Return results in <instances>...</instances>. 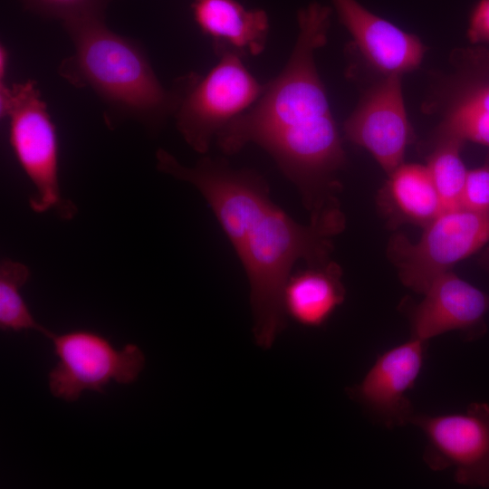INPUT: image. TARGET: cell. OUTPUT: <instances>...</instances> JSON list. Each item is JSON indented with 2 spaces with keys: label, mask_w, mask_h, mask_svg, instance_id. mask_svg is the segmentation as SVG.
<instances>
[{
  "label": "cell",
  "mask_w": 489,
  "mask_h": 489,
  "mask_svg": "<svg viewBox=\"0 0 489 489\" xmlns=\"http://www.w3.org/2000/svg\"><path fill=\"white\" fill-rule=\"evenodd\" d=\"M480 264L489 272V247L484 251L479 257Z\"/></svg>",
  "instance_id": "obj_23"
},
{
  "label": "cell",
  "mask_w": 489,
  "mask_h": 489,
  "mask_svg": "<svg viewBox=\"0 0 489 489\" xmlns=\"http://www.w3.org/2000/svg\"><path fill=\"white\" fill-rule=\"evenodd\" d=\"M156 166L193 185L210 206L248 276L254 339L270 348L285 326L283 293L293 265L300 260L309 266L331 262V236L342 225L340 211L302 225L272 202L265 181L254 171L211 157L188 167L163 149L156 152Z\"/></svg>",
  "instance_id": "obj_1"
},
{
  "label": "cell",
  "mask_w": 489,
  "mask_h": 489,
  "mask_svg": "<svg viewBox=\"0 0 489 489\" xmlns=\"http://www.w3.org/2000/svg\"><path fill=\"white\" fill-rule=\"evenodd\" d=\"M388 176L384 201L397 217L424 227L443 211L427 166L402 163Z\"/></svg>",
  "instance_id": "obj_16"
},
{
  "label": "cell",
  "mask_w": 489,
  "mask_h": 489,
  "mask_svg": "<svg viewBox=\"0 0 489 489\" xmlns=\"http://www.w3.org/2000/svg\"><path fill=\"white\" fill-rule=\"evenodd\" d=\"M466 35L473 44L489 45V0H478L471 8Z\"/></svg>",
  "instance_id": "obj_21"
},
{
  "label": "cell",
  "mask_w": 489,
  "mask_h": 489,
  "mask_svg": "<svg viewBox=\"0 0 489 489\" xmlns=\"http://www.w3.org/2000/svg\"><path fill=\"white\" fill-rule=\"evenodd\" d=\"M58 362L48 374L53 396L66 401L77 400L84 390L102 392L114 380L134 382L145 365V356L136 344L116 349L101 334L74 330L51 334Z\"/></svg>",
  "instance_id": "obj_7"
},
{
  "label": "cell",
  "mask_w": 489,
  "mask_h": 489,
  "mask_svg": "<svg viewBox=\"0 0 489 489\" xmlns=\"http://www.w3.org/2000/svg\"><path fill=\"white\" fill-rule=\"evenodd\" d=\"M72 42V53L58 72L77 88H90L121 120H132L157 133L173 117L178 101L174 82L165 88L141 45L120 35L105 18L62 24Z\"/></svg>",
  "instance_id": "obj_3"
},
{
  "label": "cell",
  "mask_w": 489,
  "mask_h": 489,
  "mask_svg": "<svg viewBox=\"0 0 489 489\" xmlns=\"http://www.w3.org/2000/svg\"><path fill=\"white\" fill-rule=\"evenodd\" d=\"M427 168L442 204L443 211L461 207L467 169L461 158L463 142L446 139L430 143Z\"/></svg>",
  "instance_id": "obj_18"
},
{
  "label": "cell",
  "mask_w": 489,
  "mask_h": 489,
  "mask_svg": "<svg viewBox=\"0 0 489 489\" xmlns=\"http://www.w3.org/2000/svg\"><path fill=\"white\" fill-rule=\"evenodd\" d=\"M451 63L427 106L440 116L430 143L454 139L489 147V49L455 50Z\"/></svg>",
  "instance_id": "obj_9"
},
{
  "label": "cell",
  "mask_w": 489,
  "mask_h": 489,
  "mask_svg": "<svg viewBox=\"0 0 489 489\" xmlns=\"http://www.w3.org/2000/svg\"><path fill=\"white\" fill-rule=\"evenodd\" d=\"M401 76H383L364 92L343 125L346 138L369 151L389 175L403 163L410 141Z\"/></svg>",
  "instance_id": "obj_10"
},
{
  "label": "cell",
  "mask_w": 489,
  "mask_h": 489,
  "mask_svg": "<svg viewBox=\"0 0 489 489\" xmlns=\"http://www.w3.org/2000/svg\"><path fill=\"white\" fill-rule=\"evenodd\" d=\"M331 1L354 45L372 69L384 76L402 75L420 65L427 49L416 34L372 13L357 0Z\"/></svg>",
  "instance_id": "obj_13"
},
{
  "label": "cell",
  "mask_w": 489,
  "mask_h": 489,
  "mask_svg": "<svg viewBox=\"0 0 489 489\" xmlns=\"http://www.w3.org/2000/svg\"><path fill=\"white\" fill-rule=\"evenodd\" d=\"M24 6L43 17L62 24L88 18H105L113 0H19Z\"/></svg>",
  "instance_id": "obj_19"
},
{
  "label": "cell",
  "mask_w": 489,
  "mask_h": 489,
  "mask_svg": "<svg viewBox=\"0 0 489 489\" xmlns=\"http://www.w3.org/2000/svg\"><path fill=\"white\" fill-rule=\"evenodd\" d=\"M427 341L410 338L379 355L362 381L349 388L351 398L388 428L410 424L415 415L407 393L421 371Z\"/></svg>",
  "instance_id": "obj_11"
},
{
  "label": "cell",
  "mask_w": 489,
  "mask_h": 489,
  "mask_svg": "<svg viewBox=\"0 0 489 489\" xmlns=\"http://www.w3.org/2000/svg\"><path fill=\"white\" fill-rule=\"evenodd\" d=\"M175 82L178 91L173 114L177 129L200 154L206 153L219 132L255 103L265 85L233 53L219 56L205 76L191 72Z\"/></svg>",
  "instance_id": "obj_5"
},
{
  "label": "cell",
  "mask_w": 489,
  "mask_h": 489,
  "mask_svg": "<svg viewBox=\"0 0 489 489\" xmlns=\"http://www.w3.org/2000/svg\"><path fill=\"white\" fill-rule=\"evenodd\" d=\"M331 15V9L318 2L298 11V36L287 63L255 103L216 138L225 154L249 143L264 149L297 187L312 216L333 206L327 203L328 192L346 163L315 63L316 51L327 42Z\"/></svg>",
  "instance_id": "obj_2"
},
{
  "label": "cell",
  "mask_w": 489,
  "mask_h": 489,
  "mask_svg": "<svg viewBox=\"0 0 489 489\" xmlns=\"http://www.w3.org/2000/svg\"><path fill=\"white\" fill-rule=\"evenodd\" d=\"M422 301L409 312L411 338L428 341L451 331L467 339L485 331L489 295L451 271L436 277L424 292Z\"/></svg>",
  "instance_id": "obj_12"
},
{
  "label": "cell",
  "mask_w": 489,
  "mask_h": 489,
  "mask_svg": "<svg viewBox=\"0 0 489 489\" xmlns=\"http://www.w3.org/2000/svg\"><path fill=\"white\" fill-rule=\"evenodd\" d=\"M7 62H8V53L6 51V48L5 46H1L0 48V78L1 81H5V77L6 74L7 70Z\"/></svg>",
  "instance_id": "obj_22"
},
{
  "label": "cell",
  "mask_w": 489,
  "mask_h": 489,
  "mask_svg": "<svg viewBox=\"0 0 489 489\" xmlns=\"http://www.w3.org/2000/svg\"><path fill=\"white\" fill-rule=\"evenodd\" d=\"M489 242V213L457 207L442 211L424 226L417 243L392 238L388 253L401 282L420 293L439 275Z\"/></svg>",
  "instance_id": "obj_6"
},
{
  "label": "cell",
  "mask_w": 489,
  "mask_h": 489,
  "mask_svg": "<svg viewBox=\"0 0 489 489\" xmlns=\"http://www.w3.org/2000/svg\"><path fill=\"white\" fill-rule=\"evenodd\" d=\"M461 207L489 213V162L467 171Z\"/></svg>",
  "instance_id": "obj_20"
},
{
  "label": "cell",
  "mask_w": 489,
  "mask_h": 489,
  "mask_svg": "<svg viewBox=\"0 0 489 489\" xmlns=\"http://www.w3.org/2000/svg\"><path fill=\"white\" fill-rule=\"evenodd\" d=\"M1 117L9 119V142L22 169L34 187L29 198L38 214L53 211L70 220L76 206L63 197L59 182V142L55 124L32 80L0 83Z\"/></svg>",
  "instance_id": "obj_4"
},
{
  "label": "cell",
  "mask_w": 489,
  "mask_h": 489,
  "mask_svg": "<svg viewBox=\"0 0 489 489\" xmlns=\"http://www.w3.org/2000/svg\"><path fill=\"white\" fill-rule=\"evenodd\" d=\"M340 277L333 262L291 274L283 293L285 314L304 326L322 325L344 301Z\"/></svg>",
  "instance_id": "obj_15"
},
{
  "label": "cell",
  "mask_w": 489,
  "mask_h": 489,
  "mask_svg": "<svg viewBox=\"0 0 489 489\" xmlns=\"http://www.w3.org/2000/svg\"><path fill=\"white\" fill-rule=\"evenodd\" d=\"M28 266L3 259L0 264V328L2 331L35 330L46 337L53 333L34 318L21 289L30 277Z\"/></svg>",
  "instance_id": "obj_17"
},
{
  "label": "cell",
  "mask_w": 489,
  "mask_h": 489,
  "mask_svg": "<svg viewBox=\"0 0 489 489\" xmlns=\"http://www.w3.org/2000/svg\"><path fill=\"white\" fill-rule=\"evenodd\" d=\"M191 10L218 57L256 56L265 49L269 19L264 10L246 9L237 0H193Z\"/></svg>",
  "instance_id": "obj_14"
},
{
  "label": "cell",
  "mask_w": 489,
  "mask_h": 489,
  "mask_svg": "<svg viewBox=\"0 0 489 489\" xmlns=\"http://www.w3.org/2000/svg\"><path fill=\"white\" fill-rule=\"evenodd\" d=\"M410 424L426 436L423 454L434 471L454 469L462 485L489 488V404L474 402L465 412L415 414Z\"/></svg>",
  "instance_id": "obj_8"
}]
</instances>
